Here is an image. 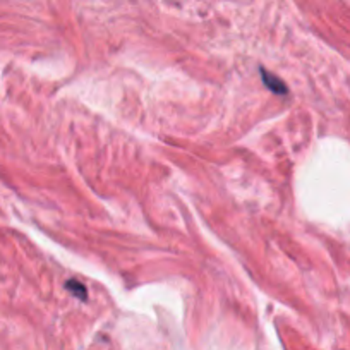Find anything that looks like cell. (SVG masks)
<instances>
[{
  "mask_svg": "<svg viewBox=\"0 0 350 350\" xmlns=\"http://www.w3.org/2000/svg\"><path fill=\"white\" fill-rule=\"evenodd\" d=\"M261 76H262V83L267 84L271 92L277 93V95H287L288 88H287V84L280 79V77L275 76V74H271V72H268L267 69H261Z\"/></svg>",
  "mask_w": 350,
  "mask_h": 350,
  "instance_id": "cell-1",
  "label": "cell"
},
{
  "mask_svg": "<svg viewBox=\"0 0 350 350\" xmlns=\"http://www.w3.org/2000/svg\"><path fill=\"white\" fill-rule=\"evenodd\" d=\"M66 288L69 292H72L74 295H76V297H79V299H86L88 297V292H86V287H84L83 284H81V282H77V280H69V282H66Z\"/></svg>",
  "mask_w": 350,
  "mask_h": 350,
  "instance_id": "cell-2",
  "label": "cell"
}]
</instances>
